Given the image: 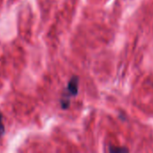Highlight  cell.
<instances>
[{
  "mask_svg": "<svg viewBox=\"0 0 153 153\" xmlns=\"http://www.w3.org/2000/svg\"><path fill=\"white\" fill-rule=\"evenodd\" d=\"M78 84H79L78 77L76 75L72 76L68 83V86H67V91L69 94V97H71V96L76 97L78 94Z\"/></svg>",
  "mask_w": 153,
  "mask_h": 153,
  "instance_id": "6da1fadb",
  "label": "cell"
},
{
  "mask_svg": "<svg viewBox=\"0 0 153 153\" xmlns=\"http://www.w3.org/2000/svg\"><path fill=\"white\" fill-rule=\"evenodd\" d=\"M5 134V126L3 124V116L0 113V137Z\"/></svg>",
  "mask_w": 153,
  "mask_h": 153,
  "instance_id": "7a4b0ae2",
  "label": "cell"
},
{
  "mask_svg": "<svg viewBox=\"0 0 153 153\" xmlns=\"http://www.w3.org/2000/svg\"><path fill=\"white\" fill-rule=\"evenodd\" d=\"M109 151L111 152H128L129 151H128V149H126V148H114V147H110V149H109Z\"/></svg>",
  "mask_w": 153,
  "mask_h": 153,
  "instance_id": "3957f363",
  "label": "cell"
}]
</instances>
